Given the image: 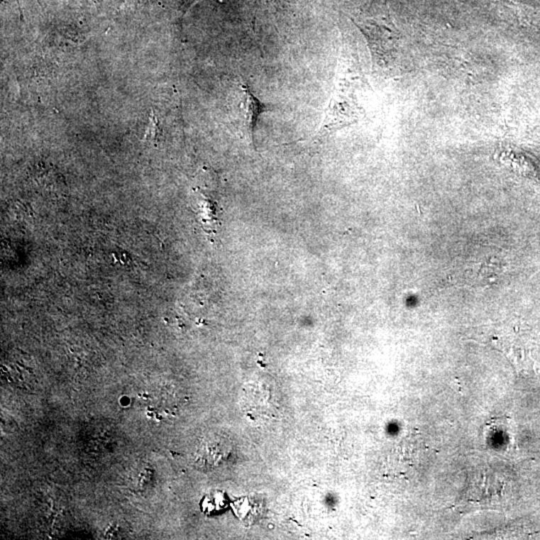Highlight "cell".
<instances>
[{"label":"cell","mask_w":540,"mask_h":540,"mask_svg":"<svg viewBox=\"0 0 540 540\" xmlns=\"http://www.w3.org/2000/svg\"><path fill=\"white\" fill-rule=\"evenodd\" d=\"M361 84L363 79L358 61L348 48H342L331 101L316 136L326 138L358 123L364 116L363 106L359 102Z\"/></svg>","instance_id":"6da1fadb"},{"label":"cell","mask_w":540,"mask_h":540,"mask_svg":"<svg viewBox=\"0 0 540 540\" xmlns=\"http://www.w3.org/2000/svg\"><path fill=\"white\" fill-rule=\"evenodd\" d=\"M370 45L373 63L387 70L395 56L397 33L392 23L385 19L366 18L356 21Z\"/></svg>","instance_id":"7a4b0ae2"},{"label":"cell","mask_w":540,"mask_h":540,"mask_svg":"<svg viewBox=\"0 0 540 540\" xmlns=\"http://www.w3.org/2000/svg\"><path fill=\"white\" fill-rule=\"evenodd\" d=\"M241 90L243 94L244 131L249 141L254 143V133L258 124L259 117L265 112L275 111L276 106L261 101L246 83L241 84Z\"/></svg>","instance_id":"3957f363"},{"label":"cell","mask_w":540,"mask_h":540,"mask_svg":"<svg viewBox=\"0 0 540 540\" xmlns=\"http://www.w3.org/2000/svg\"><path fill=\"white\" fill-rule=\"evenodd\" d=\"M187 4V9H189L190 6H192L193 4H195V2L199 1V0H185Z\"/></svg>","instance_id":"277c9868"}]
</instances>
